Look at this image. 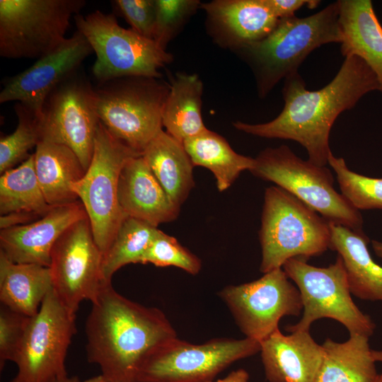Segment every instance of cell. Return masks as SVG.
<instances>
[{
  "label": "cell",
  "instance_id": "35",
  "mask_svg": "<svg viewBox=\"0 0 382 382\" xmlns=\"http://www.w3.org/2000/svg\"><path fill=\"white\" fill-rule=\"evenodd\" d=\"M1 304L0 308V369L7 361H14L30 319Z\"/></svg>",
  "mask_w": 382,
  "mask_h": 382
},
{
  "label": "cell",
  "instance_id": "19",
  "mask_svg": "<svg viewBox=\"0 0 382 382\" xmlns=\"http://www.w3.org/2000/svg\"><path fill=\"white\" fill-rule=\"evenodd\" d=\"M260 343L269 382H314L323 358V349L309 331L284 335L277 329Z\"/></svg>",
  "mask_w": 382,
  "mask_h": 382
},
{
  "label": "cell",
  "instance_id": "40",
  "mask_svg": "<svg viewBox=\"0 0 382 382\" xmlns=\"http://www.w3.org/2000/svg\"><path fill=\"white\" fill-rule=\"evenodd\" d=\"M83 382H114V381L107 378L103 374H100L99 376L86 379Z\"/></svg>",
  "mask_w": 382,
  "mask_h": 382
},
{
  "label": "cell",
  "instance_id": "16",
  "mask_svg": "<svg viewBox=\"0 0 382 382\" xmlns=\"http://www.w3.org/2000/svg\"><path fill=\"white\" fill-rule=\"evenodd\" d=\"M93 49L78 30L51 53L28 69L8 78L0 93V103L17 101L40 115L50 93L80 69Z\"/></svg>",
  "mask_w": 382,
  "mask_h": 382
},
{
  "label": "cell",
  "instance_id": "34",
  "mask_svg": "<svg viewBox=\"0 0 382 382\" xmlns=\"http://www.w3.org/2000/svg\"><path fill=\"white\" fill-rule=\"evenodd\" d=\"M148 263L156 267H176L193 275L202 267L197 256L183 247L175 238L161 230L142 257L141 264Z\"/></svg>",
  "mask_w": 382,
  "mask_h": 382
},
{
  "label": "cell",
  "instance_id": "8",
  "mask_svg": "<svg viewBox=\"0 0 382 382\" xmlns=\"http://www.w3.org/2000/svg\"><path fill=\"white\" fill-rule=\"evenodd\" d=\"M282 268L296 284L303 308L299 321L285 328L287 332L309 331L315 320L328 318L342 323L349 335L369 337L374 334L375 323L351 297L346 270L339 255L327 267L309 265L303 257H293Z\"/></svg>",
  "mask_w": 382,
  "mask_h": 382
},
{
  "label": "cell",
  "instance_id": "25",
  "mask_svg": "<svg viewBox=\"0 0 382 382\" xmlns=\"http://www.w3.org/2000/svg\"><path fill=\"white\" fill-rule=\"evenodd\" d=\"M36 175L47 203L60 206L79 201L71 184L85 174L81 161L68 146L40 141L34 153Z\"/></svg>",
  "mask_w": 382,
  "mask_h": 382
},
{
  "label": "cell",
  "instance_id": "22",
  "mask_svg": "<svg viewBox=\"0 0 382 382\" xmlns=\"http://www.w3.org/2000/svg\"><path fill=\"white\" fill-rule=\"evenodd\" d=\"M50 205L39 184L34 154L21 163L3 173L0 178V228L33 222L46 214Z\"/></svg>",
  "mask_w": 382,
  "mask_h": 382
},
{
  "label": "cell",
  "instance_id": "30",
  "mask_svg": "<svg viewBox=\"0 0 382 382\" xmlns=\"http://www.w3.org/2000/svg\"><path fill=\"white\" fill-rule=\"evenodd\" d=\"M159 229L146 221L126 216L115 238L103 254L102 272L110 283L112 275L121 267L141 262L142 257Z\"/></svg>",
  "mask_w": 382,
  "mask_h": 382
},
{
  "label": "cell",
  "instance_id": "36",
  "mask_svg": "<svg viewBox=\"0 0 382 382\" xmlns=\"http://www.w3.org/2000/svg\"><path fill=\"white\" fill-rule=\"evenodd\" d=\"M115 10L125 18L131 29L153 40L155 23V0H115Z\"/></svg>",
  "mask_w": 382,
  "mask_h": 382
},
{
  "label": "cell",
  "instance_id": "14",
  "mask_svg": "<svg viewBox=\"0 0 382 382\" xmlns=\"http://www.w3.org/2000/svg\"><path fill=\"white\" fill-rule=\"evenodd\" d=\"M289 279L279 268L219 292L245 337L260 342L279 329L282 318L299 316L303 309L301 294Z\"/></svg>",
  "mask_w": 382,
  "mask_h": 382
},
{
  "label": "cell",
  "instance_id": "29",
  "mask_svg": "<svg viewBox=\"0 0 382 382\" xmlns=\"http://www.w3.org/2000/svg\"><path fill=\"white\" fill-rule=\"evenodd\" d=\"M194 166L209 169L214 175L217 189H228L244 170L253 168L255 158L236 153L225 138L207 129L183 141Z\"/></svg>",
  "mask_w": 382,
  "mask_h": 382
},
{
  "label": "cell",
  "instance_id": "12",
  "mask_svg": "<svg viewBox=\"0 0 382 382\" xmlns=\"http://www.w3.org/2000/svg\"><path fill=\"white\" fill-rule=\"evenodd\" d=\"M76 332V313L52 289L30 319L13 361L17 374L11 382H55L67 376L66 357Z\"/></svg>",
  "mask_w": 382,
  "mask_h": 382
},
{
  "label": "cell",
  "instance_id": "18",
  "mask_svg": "<svg viewBox=\"0 0 382 382\" xmlns=\"http://www.w3.org/2000/svg\"><path fill=\"white\" fill-rule=\"evenodd\" d=\"M207 30L219 46L232 50L262 40L279 19L264 0H214L202 3Z\"/></svg>",
  "mask_w": 382,
  "mask_h": 382
},
{
  "label": "cell",
  "instance_id": "7",
  "mask_svg": "<svg viewBox=\"0 0 382 382\" xmlns=\"http://www.w3.org/2000/svg\"><path fill=\"white\" fill-rule=\"evenodd\" d=\"M74 18L96 55L92 72L98 83L132 76L161 78L160 69L173 61L154 40L121 27L113 13L96 10Z\"/></svg>",
  "mask_w": 382,
  "mask_h": 382
},
{
  "label": "cell",
  "instance_id": "28",
  "mask_svg": "<svg viewBox=\"0 0 382 382\" xmlns=\"http://www.w3.org/2000/svg\"><path fill=\"white\" fill-rule=\"evenodd\" d=\"M169 84L162 124L166 132L183 143L207 129L202 115L203 83L196 74L177 73Z\"/></svg>",
  "mask_w": 382,
  "mask_h": 382
},
{
  "label": "cell",
  "instance_id": "3",
  "mask_svg": "<svg viewBox=\"0 0 382 382\" xmlns=\"http://www.w3.org/2000/svg\"><path fill=\"white\" fill-rule=\"evenodd\" d=\"M342 42L337 1L305 18L279 19L267 37L234 52L251 69L257 94L264 98L282 79L299 72V67L313 50Z\"/></svg>",
  "mask_w": 382,
  "mask_h": 382
},
{
  "label": "cell",
  "instance_id": "10",
  "mask_svg": "<svg viewBox=\"0 0 382 382\" xmlns=\"http://www.w3.org/2000/svg\"><path fill=\"white\" fill-rule=\"evenodd\" d=\"M137 153L116 139L100 121L91 163L71 184L91 223L94 240L104 254L127 216L118 201V183L125 163Z\"/></svg>",
  "mask_w": 382,
  "mask_h": 382
},
{
  "label": "cell",
  "instance_id": "11",
  "mask_svg": "<svg viewBox=\"0 0 382 382\" xmlns=\"http://www.w3.org/2000/svg\"><path fill=\"white\" fill-rule=\"evenodd\" d=\"M260 351V343L215 338L192 344L178 337L156 349L144 362L137 382H206L238 360Z\"/></svg>",
  "mask_w": 382,
  "mask_h": 382
},
{
  "label": "cell",
  "instance_id": "5",
  "mask_svg": "<svg viewBox=\"0 0 382 382\" xmlns=\"http://www.w3.org/2000/svg\"><path fill=\"white\" fill-rule=\"evenodd\" d=\"M98 118L116 139L141 155L162 130L170 84L161 78L125 76L94 87Z\"/></svg>",
  "mask_w": 382,
  "mask_h": 382
},
{
  "label": "cell",
  "instance_id": "17",
  "mask_svg": "<svg viewBox=\"0 0 382 382\" xmlns=\"http://www.w3.org/2000/svg\"><path fill=\"white\" fill-rule=\"evenodd\" d=\"M87 216L80 200L53 207L33 222L1 229L0 253L16 263L50 267L56 241L71 225Z\"/></svg>",
  "mask_w": 382,
  "mask_h": 382
},
{
  "label": "cell",
  "instance_id": "42",
  "mask_svg": "<svg viewBox=\"0 0 382 382\" xmlns=\"http://www.w3.org/2000/svg\"><path fill=\"white\" fill-rule=\"evenodd\" d=\"M372 354L376 361L382 362V350H372Z\"/></svg>",
  "mask_w": 382,
  "mask_h": 382
},
{
  "label": "cell",
  "instance_id": "31",
  "mask_svg": "<svg viewBox=\"0 0 382 382\" xmlns=\"http://www.w3.org/2000/svg\"><path fill=\"white\" fill-rule=\"evenodd\" d=\"M14 110L18 120L17 127L0 139L1 174L29 158V151L40 141V115L21 103L16 104Z\"/></svg>",
  "mask_w": 382,
  "mask_h": 382
},
{
  "label": "cell",
  "instance_id": "33",
  "mask_svg": "<svg viewBox=\"0 0 382 382\" xmlns=\"http://www.w3.org/2000/svg\"><path fill=\"white\" fill-rule=\"evenodd\" d=\"M198 0H155L153 40L163 50L200 8Z\"/></svg>",
  "mask_w": 382,
  "mask_h": 382
},
{
  "label": "cell",
  "instance_id": "1",
  "mask_svg": "<svg viewBox=\"0 0 382 382\" xmlns=\"http://www.w3.org/2000/svg\"><path fill=\"white\" fill-rule=\"evenodd\" d=\"M284 80V108L274 120L259 124L236 121L233 125L254 136L295 141L306 149L308 160L320 166L328 163L332 152L330 133L338 116L379 89L374 72L354 55L345 57L332 80L317 91L307 90L299 72Z\"/></svg>",
  "mask_w": 382,
  "mask_h": 382
},
{
  "label": "cell",
  "instance_id": "9",
  "mask_svg": "<svg viewBox=\"0 0 382 382\" xmlns=\"http://www.w3.org/2000/svg\"><path fill=\"white\" fill-rule=\"evenodd\" d=\"M84 0H0V55L39 59L66 39L72 16Z\"/></svg>",
  "mask_w": 382,
  "mask_h": 382
},
{
  "label": "cell",
  "instance_id": "43",
  "mask_svg": "<svg viewBox=\"0 0 382 382\" xmlns=\"http://www.w3.org/2000/svg\"><path fill=\"white\" fill-rule=\"evenodd\" d=\"M374 382H382V374H378Z\"/></svg>",
  "mask_w": 382,
  "mask_h": 382
},
{
  "label": "cell",
  "instance_id": "2",
  "mask_svg": "<svg viewBox=\"0 0 382 382\" xmlns=\"http://www.w3.org/2000/svg\"><path fill=\"white\" fill-rule=\"evenodd\" d=\"M91 303L86 323L87 359L114 382H137L147 359L177 337L163 311L125 298L111 283Z\"/></svg>",
  "mask_w": 382,
  "mask_h": 382
},
{
  "label": "cell",
  "instance_id": "23",
  "mask_svg": "<svg viewBox=\"0 0 382 382\" xmlns=\"http://www.w3.org/2000/svg\"><path fill=\"white\" fill-rule=\"evenodd\" d=\"M330 249L343 262L351 294L368 301H382V267L371 257L369 238L341 225L330 222Z\"/></svg>",
  "mask_w": 382,
  "mask_h": 382
},
{
  "label": "cell",
  "instance_id": "6",
  "mask_svg": "<svg viewBox=\"0 0 382 382\" xmlns=\"http://www.w3.org/2000/svg\"><path fill=\"white\" fill-rule=\"evenodd\" d=\"M250 172L294 195L329 222L364 233L359 211L336 191L332 173L325 166L304 161L282 145L260 151Z\"/></svg>",
  "mask_w": 382,
  "mask_h": 382
},
{
  "label": "cell",
  "instance_id": "13",
  "mask_svg": "<svg viewBox=\"0 0 382 382\" xmlns=\"http://www.w3.org/2000/svg\"><path fill=\"white\" fill-rule=\"evenodd\" d=\"M79 71L47 96L39 117V131L40 141L70 148L86 171L93 156L100 120L94 87Z\"/></svg>",
  "mask_w": 382,
  "mask_h": 382
},
{
  "label": "cell",
  "instance_id": "4",
  "mask_svg": "<svg viewBox=\"0 0 382 382\" xmlns=\"http://www.w3.org/2000/svg\"><path fill=\"white\" fill-rule=\"evenodd\" d=\"M259 240L265 274L291 258L308 260L330 248V222L289 192L271 186L265 192Z\"/></svg>",
  "mask_w": 382,
  "mask_h": 382
},
{
  "label": "cell",
  "instance_id": "27",
  "mask_svg": "<svg viewBox=\"0 0 382 382\" xmlns=\"http://www.w3.org/2000/svg\"><path fill=\"white\" fill-rule=\"evenodd\" d=\"M322 347L323 358L314 382H374L377 377L368 337L349 335L344 342L327 338Z\"/></svg>",
  "mask_w": 382,
  "mask_h": 382
},
{
  "label": "cell",
  "instance_id": "26",
  "mask_svg": "<svg viewBox=\"0 0 382 382\" xmlns=\"http://www.w3.org/2000/svg\"><path fill=\"white\" fill-rule=\"evenodd\" d=\"M53 289L49 267L16 263L0 253V301L10 309L33 317Z\"/></svg>",
  "mask_w": 382,
  "mask_h": 382
},
{
  "label": "cell",
  "instance_id": "39",
  "mask_svg": "<svg viewBox=\"0 0 382 382\" xmlns=\"http://www.w3.org/2000/svg\"><path fill=\"white\" fill-rule=\"evenodd\" d=\"M371 244L375 254L382 258V242L374 240Z\"/></svg>",
  "mask_w": 382,
  "mask_h": 382
},
{
  "label": "cell",
  "instance_id": "38",
  "mask_svg": "<svg viewBox=\"0 0 382 382\" xmlns=\"http://www.w3.org/2000/svg\"><path fill=\"white\" fill-rule=\"evenodd\" d=\"M249 379L248 373L243 369H239L231 371L225 378L217 381H209L206 382H248Z\"/></svg>",
  "mask_w": 382,
  "mask_h": 382
},
{
  "label": "cell",
  "instance_id": "41",
  "mask_svg": "<svg viewBox=\"0 0 382 382\" xmlns=\"http://www.w3.org/2000/svg\"><path fill=\"white\" fill-rule=\"evenodd\" d=\"M55 382H81L77 376L69 377L68 376L56 381Z\"/></svg>",
  "mask_w": 382,
  "mask_h": 382
},
{
  "label": "cell",
  "instance_id": "37",
  "mask_svg": "<svg viewBox=\"0 0 382 382\" xmlns=\"http://www.w3.org/2000/svg\"><path fill=\"white\" fill-rule=\"evenodd\" d=\"M266 6L279 19L295 16V12L303 6L313 9L320 4L317 0H264Z\"/></svg>",
  "mask_w": 382,
  "mask_h": 382
},
{
  "label": "cell",
  "instance_id": "15",
  "mask_svg": "<svg viewBox=\"0 0 382 382\" xmlns=\"http://www.w3.org/2000/svg\"><path fill=\"white\" fill-rule=\"evenodd\" d=\"M103 257L88 216L66 228L53 246L49 267L53 290L73 313L82 301H95L102 289L111 283L103 276Z\"/></svg>",
  "mask_w": 382,
  "mask_h": 382
},
{
  "label": "cell",
  "instance_id": "20",
  "mask_svg": "<svg viewBox=\"0 0 382 382\" xmlns=\"http://www.w3.org/2000/svg\"><path fill=\"white\" fill-rule=\"evenodd\" d=\"M118 201L127 216L154 226L175 219L180 212L141 155L130 158L119 178Z\"/></svg>",
  "mask_w": 382,
  "mask_h": 382
},
{
  "label": "cell",
  "instance_id": "32",
  "mask_svg": "<svg viewBox=\"0 0 382 382\" xmlns=\"http://www.w3.org/2000/svg\"><path fill=\"white\" fill-rule=\"evenodd\" d=\"M328 163L335 170L341 194L357 210L382 209V178L364 176L352 171L345 161L331 152Z\"/></svg>",
  "mask_w": 382,
  "mask_h": 382
},
{
  "label": "cell",
  "instance_id": "21",
  "mask_svg": "<svg viewBox=\"0 0 382 382\" xmlns=\"http://www.w3.org/2000/svg\"><path fill=\"white\" fill-rule=\"evenodd\" d=\"M343 57L361 58L375 74L382 93V25L371 0H339Z\"/></svg>",
  "mask_w": 382,
  "mask_h": 382
},
{
  "label": "cell",
  "instance_id": "24",
  "mask_svg": "<svg viewBox=\"0 0 382 382\" xmlns=\"http://www.w3.org/2000/svg\"><path fill=\"white\" fill-rule=\"evenodd\" d=\"M141 156L172 202L180 208L195 185L194 165L183 144L162 129Z\"/></svg>",
  "mask_w": 382,
  "mask_h": 382
}]
</instances>
